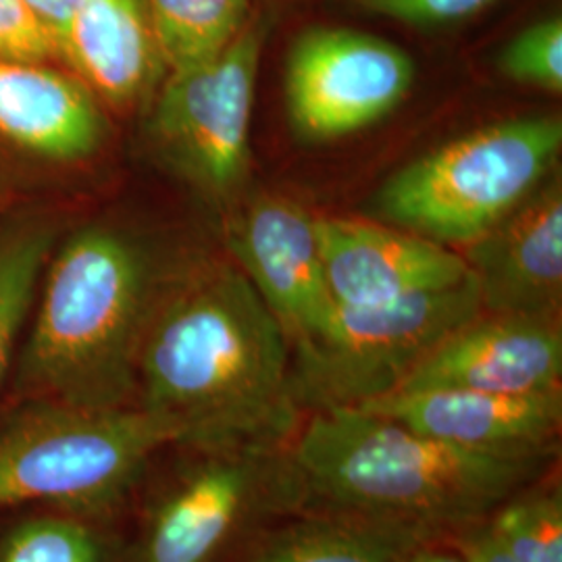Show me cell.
<instances>
[{"mask_svg":"<svg viewBox=\"0 0 562 562\" xmlns=\"http://www.w3.org/2000/svg\"><path fill=\"white\" fill-rule=\"evenodd\" d=\"M290 341L234 262L173 273L146 327L134 406L173 443L285 446L302 411L290 382Z\"/></svg>","mask_w":562,"mask_h":562,"instance_id":"cell-1","label":"cell"},{"mask_svg":"<svg viewBox=\"0 0 562 562\" xmlns=\"http://www.w3.org/2000/svg\"><path fill=\"white\" fill-rule=\"evenodd\" d=\"M427 438L464 450L513 457H559L562 390L508 396L475 390L390 392L357 404Z\"/></svg>","mask_w":562,"mask_h":562,"instance_id":"cell-12","label":"cell"},{"mask_svg":"<svg viewBox=\"0 0 562 562\" xmlns=\"http://www.w3.org/2000/svg\"><path fill=\"white\" fill-rule=\"evenodd\" d=\"M0 60L65 65L59 38L25 0H0Z\"/></svg>","mask_w":562,"mask_h":562,"instance_id":"cell-23","label":"cell"},{"mask_svg":"<svg viewBox=\"0 0 562 562\" xmlns=\"http://www.w3.org/2000/svg\"><path fill=\"white\" fill-rule=\"evenodd\" d=\"M413 81L415 63L398 44L352 27L317 25L304 30L285 55V111L304 140H336L390 115Z\"/></svg>","mask_w":562,"mask_h":562,"instance_id":"cell-9","label":"cell"},{"mask_svg":"<svg viewBox=\"0 0 562 562\" xmlns=\"http://www.w3.org/2000/svg\"><path fill=\"white\" fill-rule=\"evenodd\" d=\"M25 2L55 32V36L60 42V50H63V41H65L69 21L74 18L80 0H25Z\"/></svg>","mask_w":562,"mask_h":562,"instance_id":"cell-26","label":"cell"},{"mask_svg":"<svg viewBox=\"0 0 562 562\" xmlns=\"http://www.w3.org/2000/svg\"><path fill=\"white\" fill-rule=\"evenodd\" d=\"M173 436L136 406L9 402L0 411V513L27 506L123 522Z\"/></svg>","mask_w":562,"mask_h":562,"instance_id":"cell-5","label":"cell"},{"mask_svg":"<svg viewBox=\"0 0 562 562\" xmlns=\"http://www.w3.org/2000/svg\"><path fill=\"white\" fill-rule=\"evenodd\" d=\"M63 60L104 106H148L167 76L142 0H80L63 41Z\"/></svg>","mask_w":562,"mask_h":562,"instance_id":"cell-16","label":"cell"},{"mask_svg":"<svg viewBox=\"0 0 562 562\" xmlns=\"http://www.w3.org/2000/svg\"><path fill=\"white\" fill-rule=\"evenodd\" d=\"M438 387L508 396L562 390L561 322L482 311L448 334L394 392Z\"/></svg>","mask_w":562,"mask_h":562,"instance_id":"cell-11","label":"cell"},{"mask_svg":"<svg viewBox=\"0 0 562 562\" xmlns=\"http://www.w3.org/2000/svg\"><path fill=\"white\" fill-rule=\"evenodd\" d=\"M485 522L517 562H562V487L554 469L494 508Z\"/></svg>","mask_w":562,"mask_h":562,"instance_id":"cell-21","label":"cell"},{"mask_svg":"<svg viewBox=\"0 0 562 562\" xmlns=\"http://www.w3.org/2000/svg\"><path fill=\"white\" fill-rule=\"evenodd\" d=\"M482 311L473 273L440 292L367 306L336 304L317 336L290 346L294 401L304 415L385 396Z\"/></svg>","mask_w":562,"mask_h":562,"instance_id":"cell-7","label":"cell"},{"mask_svg":"<svg viewBox=\"0 0 562 562\" xmlns=\"http://www.w3.org/2000/svg\"><path fill=\"white\" fill-rule=\"evenodd\" d=\"M169 71L213 59L255 15L252 0H142Z\"/></svg>","mask_w":562,"mask_h":562,"instance_id":"cell-20","label":"cell"},{"mask_svg":"<svg viewBox=\"0 0 562 562\" xmlns=\"http://www.w3.org/2000/svg\"><path fill=\"white\" fill-rule=\"evenodd\" d=\"M331 299L344 306L401 301L459 285L471 269L440 241L396 225L315 217Z\"/></svg>","mask_w":562,"mask_h":562,"instance_id":"cell-13","label":"cell"},{"mask_svg":"<svg viewBox=\"0 0 562 562\" xmlns=\"http://www.w3.org/2000/svg\"><path fill=\"white\" fill-rule=\"evenodd\" d=\"M496 63L506 80L561 94V15H548L519 30L504 44Z\"/></svg>","mask_w":562,"mask_h":562,"instance_id":"cell-22","label":"cell"},{"mask_svg":"<svg viewBox=\"0 0 562 562\" xmlns=\"http://www.w3.org/2000/svg\"><path fill=\"white\" fill-rule=\"evenodd\" d=\"M227 246L290 346L317 336L329 323L336 301L325 281L315 217L296 202H250L229 225Z\"/></svg>","mask_w":562,"mask_h":562,"instance_id":"cell-10","label":"cell"},{"mask_svg":"<svg viewBox=\"0 0 562 562\" xmlns=\"http://www.w3.org/2000/svg\"><path fill=\"white\" fill-rule=\"evenodd\" d=\"M176 271L113 223L60 234L9 390V402L57 401L81 408L134 406L146 327Z\"/></svg>","mask_w":562,"mask_h":562,"instance_id":"cell-2","label":"cell"},{"mask_svg":"<svg viewBox=\"0 0 562 562\" xmlns=\"http://www.w3.org/2000/svg\"><path fill=\"white\" fill-rule=\"evenodd\" d=\"M271 27V13L255 11L220 55L169 71L146 106L155 157L209 199L225 201L246 180L255 88Z\"/></svg>","mask_w":562,"mask_h":562,"instance_id":"cell-8","label":"cell"},{"mask_svg":"<svg viewBox=\"0 0 562 562\" xmlns=\"http://www.w3.org/2000/svg\"><path fill=\"white\" fill-rule=\"evenodd\" d=\"M442 536L411 522L338 510H299L269 522L234 562H398Z\"/></svg>","mask_w":562,"mask_h":562,"instance_id":"cell-17","label":"cell"},{"mask_svg":"<svg viewBox=\"0 0 562 562\" xmlns=\"http://www.w3.org/2000/svg\"><path fill=\"white\" fill-rule=\"evenodd\" d=\"M369 15L417 30H442L475 20L501 0H348Z\"/></svg>","mask_w":562,"mask_h":562,"instance_id":"cell-24","label":"cell"},{"mask_svg":"<svg viewBox=\"0 0 562 562\" xmlns=\"http://www.w3.org/2000/svg\"><path fill=\"white\" fill-rule=\"evenodd\" d=\"M561 148L554 115L490 123L392 173L373 213L423 238L467 246L542 186Z\"/></svg>","mask_w":562,"mask_h":562,"instance_id":"cell-6","label":"cell"},{"mask_svg":"<svg viewBox=\"0 0 562 562\" xmlns=\"http://www.w3.org/2000/svg\"><path fill=\"white\" fill-rule=\"evenodd\" d=\"M398 562H467L448 538H438L417 546Z\"/></svg>","mask_w":562,"mask_h":562,"instance_id":"cell-27","label":"cell"},{"mask_svg":"<svg viewBox=\"0 0 562 562\" xmlns=\"http://www.w3.org/2000/svg\"><path fill=\"white\" fill-rule=\"evenodd\" d=\"M0 562H123V522L53 506L4 510Z\"/></svg>","mask_w":562,"mask_h":562,"instance_id":"cell-19","label":"cell"},{"mask_svg":"<svg viewBox=\"0 0 562 562\" xmlns=\"http://www.w3.org/2000/svg\"><path fill=\"white\" fill-rule=\"evenodd\" d=\"M285 452L301 510L411 522L442 538L483 521L559 461L464 450L357 406L308 413Z\"/></svg>","mask_w":562,"mask_h":562,"instance_id":"cell-3","label":"cell"},{"mask_svg":"<svg viewBox=\"0 0 562 562\" xmlns=\"http://www.w3.org/2000/svg\"><path fill=\"white\" fill-rule=\"evenodd\" d=\"M109 138L104 104L65 65L0 60V146L46 169L92 161Z\"/></svg>","mask_w":562,"mask_h":562,"instance_id":"cell-15","label":"cell"},{"mask_svg":"<svg viewBox=\"0 0 562 562\" xmlns=\"http://www.w3.org/2000/svg\"><path fill=\"white\" fill-rule=\"evenodd\" d=\"M464 261L485 313L561 322L562 186L550 178L482 238Z\"/></svg>","mask_w":562,"mask_h":562,"instance_id":"cell-14","label":"cell"},{"mask_svg":"<svg viewBox=\"0 0 562 562\" xmlns=\"http://www.w3.org/2000/svg\"><path fill=\"white\" fill-rule=\"evenodd\" d=\"M448 540L467 562H517L494 536L485 519L448 536Z\"/></svg>","mask_w":562,"mask_h":562,"instance_id":"cell-25","label":"cell"},{"mask_svg":"<svg viewBox=\"0 0 562 562\" xmlns=\"http://www.w3.org/2000/svg\"><path fill=\"white\" fill-rule=\"evenodd\" d=\"M285 446H165L123 519V562H234L262 527L301 510Z\"/></svg>","mask_w":562,"mask_h":562,"instance_id":"cell-4","label":"cell"},{"mask_svg":"<svg viewBox=\"0 0 562 562\" xmlns=\"http://www.w3.org/2000/svg\"><path fill=\"white\" fill-rule=\"evenodd\" d=\"M59 236L55 217L0 223V411L7 406L42 273Z\"/></svg>","mask_w":562,"mask_h":562,"instance_id":"cell-18","label":"cell"}]
</instances>
